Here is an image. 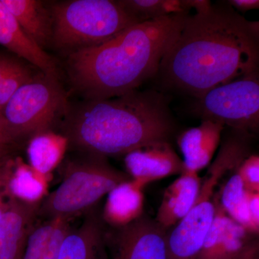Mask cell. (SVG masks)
Returning a JSON list of instances; mask_svg holds the SVG:
<instances>
[{"mask_svg":"<svg viewBox=\"0 0 259 259\" xmlns=\"http://www.w3.org/2000/svg\"><path fill=\"white\" fill-rule=\"evenodd\" d=\"M258 22L222 1L188 15L155 76L163 88L197 99L258 71Z\"/></svg>","mask_w":259,"mask_h":259,"instance_id":"6da1fadb","label":"cell"},{"mask_svg":"<svg viewBox=\"0 0 259 259\" xmlns=\"http://www.w3.org/2000/svg\"><path fill=\"white\" fill-rule=\"evenodd\" d=\"M188 15L136 24L102 45L71 53L67 69L73 88L86 100H107L138 90L155 77Z\"/></svg>","mask_w":259,"mask_h":259,"instance_id":"7a4b0ae2","label":"cell"},{"mask_svg":"<svg viewBox=\"0 0 259 259\" xmlns=\"http://www.w3.org/2000/svg\"><path fill=\"white\" fill-rule=\"evenodd\" d=\"M175 122L169 99L155 90L102 100H85L65 116L62 135L83 154L125 156L158 141L170 142Z\"/></svg>","mask_w":259,"mask_h":259,"instance_id":"3957f363","label":"cell"},{"mask_svg":"<svg viewBox=\"0 0 259 259\" xmlns=\"http://www.w3.org/2000/svg\"><path fill=\"white\" fill-rule=\"evenodd\" d=\"M223 131L221 148L202 179L198 197L182 220L166 232L168 259H197L217 209L216 187L251 152L249 136L236 130Z\"/></svg>","mask_w":259,"mask_h":259,"instance_id":"277c9868","label":"cell"},{"mask_svg":"<svg viewBox=\"0 0 259 259\" xmlns=\"http://www.w3.org/2000/svg\"><path fill=\"white\" fill-rule=\"evenodd\" d=\"M51 11V44L71 53L102 45L140 23L120 0H71L55 3Z\"/></svg>","mask_w":259,"mask_h":259,"instance_id":"5b68a950","label":"cell"},{"mask_svg":"<svg viewBox=\"0 0 259 259\" xmlns=\"http://www.w3.org/2000/svg\"><path fill=\"white\" fill-rule=\"evenodd\" d=\"M129 180L106 158L83 154V158L66 162L60 185L40 202L37 217L71 221L97 207L114 187Z\"/></svg>","mask_w":259,"mask_h":259,"instance_id":"8992f818","label":"cell"},{"mask_svg":"<svg viewBox=\"0 0 259 259\" xmlns=\"http://www.w3.org/2000/svg\"><path fill=\"white\" fill-rule=\"evenodd\" d=\"M67 112L66 93L58 78L41 73L19 89L2 114L19 141L51 131Z\"/></svg>","mask_w":259,"mask_h":259,"instance_id":"52a82bcc","label":"cell"},{"mask_svg":"<svg viewBox=\"0 0 259 259\" xmlns=\"http://www.w3.org/2000/svg\"><path fill=\"white\" fill-rule=\"evenodd\" d=\"M259 71L212 89L192 104L202 120L255 135L259 127Z\"/></svg>","mask_w":259,"mask_h":259,"instance_id":"ba28073f","label":"cell"},{"mask_svg":"<svg viewBox=\"0 0 259 259\" xmlns=\"http://www.w3.org/2000/svg\"><path fill=\"white\" fill-rule=\"evenodd\" d=\"M166 230L143 214L127 226L105 231L111 259H168Z\"/></svg>","mask_w":259,"mask_h":259,"instance_id":"9c48e42d","label":"cell"},{"mask_svg":"<svg viewBox=\"0 0 259 259\" xmlns=\"http://www.w3.org/2000/svg\"><path fill=\"white\" fill-rule=\"evenodd\" d=\"M124 163L130 178L144 186L180 175L185 170L183 161L168 141L149 143L135 148L126 153Z\"/></svg>","mask_w":259,"mask_h":259,"instance_id":"30bf717a","label":"cell"},{"mask_svg":"<svg viewBox=\"0 0 259 259\" xmlns=\"http://www.w3.org/2000/svg\"><path fill=\"white\" fill-rule=\"evenodd\" d=\"M256 236L233 221L219 205L197 259H234Z\"/></svg>","mask_w":259,"mask_h":259,"instance_id":"8fae6325","label":"cell"},{"mask_svg":"<svg viewBox=\"0 0 259 259\" xmlns=\"http://www.w3.org/2000/svg\"><path fill=\"white\" fill-rule=\"evenodd\" d=\"M105 231L102 214L94 207L79 226L68 232L56 259H107Z\"/></svg>","mask_w":259,"mask_h":259,"instance_id":"7c38bea8","label":"cell"},{"mask_svg":"<svg viewBox=\"0 0 259 259\" xmlns=\"http://www.w3.org/2000/svg\"><path fill=\"white\" fill-rule=\"evenodd\" d=\"M39 206L10 198L8 209L0 219V259L23 258Z\"/></svg>","mask_w":259,"mask_h":259,"instance_id":"4fadbf2b","label":"cell"},{"mask_svg":"<svg viewBox=\"0 0 259 259\" xmlns=\"http://www.w3.org/2000/svg\"><path fill=\"white\" fill-rule=\"evenodd\" d=\"M224 127L219 122L204 120L197 127L185 130L180 134L177 144L185 170L199 173L210 165L221 144Z\"/></svg>","mask_w":259,"mask_h":259,"instance_id":"5bb4252c","label":"cell"},{"mask_svg":"<svg viewBox=\"0 0 259 259\" xmlns=\"http://www.w3.org/2000/svg\"><path fill=\"white\" fill-rule=\"evenodd\" d=\"M202 182L198 173L185 170L165 190L155 221L166 231L180 222L195 202Z\"/></svg>","mask_w":259,"mask_h":259,"instance_id":"9a60e30c","label":"cell"},{"mask_svg":"<svg viewBox=\"0 0 259 259\" xmlns=\"http://www.w3.org/2000/svg\"><path fill=\"white\" fill-rule=\"evenodd\" d=\"M0 45L28 61L42 74L57 77L55 61L23 32L10 10L0 0Z\"/></svg>","mask_w":259,"mask_h":259,"instance_id":"2e32d148","label":"cell"},{"mask_svg":"<svg viewBox=\"0 0 259 259\" xmlns=\"http://www.w3.org/2000/svg\"><path fill=\"white\" fill-rule=\"evenodd\" d=\"M146 186L134 180L121 182L107 194L102 218L111 228L127 226L144 214Z\"/></svg>","mask_w":259,"mask_h":259,"instance_id":"e0dca14e","label":"cell"},{"mask_svg":"<svg viewBox=\"0 0 259 259\" xmlns=\"http://www.w3.org/2000/svg\"><path fill=\"white\" fill-rule=\"evenodd\" d=\"M20 28L44 50L52 42L53 18L51 9L37 0H1Z\"/></svg>","mask_w":259,"mask_h":259,"instance_id":"ac0fdd59","label":"cell"},{"mask_svg":"<svg viewBox=\"0 0 259 259\" xmlns=\"http://www.w3.org/2000/svg\"><path fill=\"white\" fill-rule=\"evenodd\" d=\"M49 177L18 158L8 163L7 189L10 198L27 204H40L48 195Z\"/></svg>","mask_w":259,"mask_h":259,"instance_id":"d6986e66","label":"cell"},{"mask_svg":"<svg viewBox=\"0 0 259 259\" xmlns=\"http://www.w3.org/2000/svg\"><path fill=\"white\" fill-rule=\"evenodd\" d=\"M69 148L68 140L60 134L49 131L30 138L27 148L29 165L49 177L64 159Z\"/></svg>","mask_w":259,"mask_h":259,"instance_id":"ffe728a7","label":"cell"},{"mask_svg":"<svg viewBox=\"0 0 259 259\" xmlns=\"http://www.w3.org/2000/svg\"><path fill=\"white\" fill-rule=\"evenodd\" d=\"M70 221H46L32 228L29 235L23 259H56L61 243L71 229Z\"/></svg>","mask_w":259,"mask_h":259,"instance_id":"44dd1931","label":"cell"},{"mask_svg":"<svg viewBox=\"0 0 259 259\" xmlns=\"http://www.w3.org/2000/svg\"><path fill=\"white\" fill-rule=\"evenodd\" d=\"M139 23L157 20L172 15L190 14L196 0H120Z\"/></svg>","mask_w":259,"mask_h":259,"instance_id":"7402d4cb","label":"cell"},{"mask_svg":"<svg viewBox=\"0 0 259 259\" xmlns=\"http://www.w3.org/2000/svg\"><path fill=\"white\" fill-rule=\"evenodd\" d=\"M249 192L236 171L223 185L217 197L218 204L226 214L250 233L248 214Z\"/></svg>","mask_w":259,"mask_h":259,"instance_id":"603a6c76","label":"cell"},{"mask_svg":"<svg viewBox=\"0 0 259 259\" xmlns=\"http://www.w3.org/2000/svg\"><path fill=\"white\" fill-rule=\"evenodd\" d=\"M32 78L31 71L19 62L0 82V112L19 89Z\"/></svg>","mask_w":259,"mask_h":259,"instance_id":"cb8c5ba5","label":"cell"},{"mask_svg":"<svg viewBox=\"0 0 259 259\" xmlns=\"http://www.w3.org/2000/svg\"><path fill=\"white\" fill-rule=\"evenodd\" d=\"M247 190L259 192V156L258 153H250L240 163L236 170Z\"/></svg>","mask_w":259,"mask_h":259,"instance_id":"d4e9b609","label":"cell"},{"mask_svg":"<svg viewBox=\"0 0 259 259\" xmlns=\"http://www.w3.org/2000/svg\"><path fill=\"white\" fill-rule=\"evenodd\" d=\"M0 166V219L8 209L10 199L6 200V197L10 198L7 189V177H8V163L5 166Z\"/></svg>","mask_w":259,"mask_h":259,"instance_id":"484cf974","label":"cell"},{"mask_svg":"<svg viewBox=\"0 0 259 259\" xmlns=\"http://www.w3.org/2000/svg\"><path fill=\"white\" fill-rule=\"evenodd\" d=\"M16 141H18L13 130L5 120L4 116L0 112V146L8 147Z\"/></svg>","mask_w":259,"mask_h":259,"instance_id":"4316f807","label":"cell"},{"mask_svg":"<svg viewBox=\"0 0 259 259\" xmlns=\"http://www.w3.org/2000/svg\"><path fill=\"white\" fill-rule=\"evenodd\" d=\"M227 2L238 13H245L259 8L258 0H228Z\"/></svg>","mask_w":259,"mask_h":259,"instance_id":"83f0119b","label":"cell"},{"mask_svg":"<svg viewBox=\"0 0 259 259\" xmlns=\"http://www.w3.org/2000/svg\"><path fill=\"white\" fill-rule=\"evenodd\" d=\"M18 63V61L12 58L0 56V82Z\"/></svg>","mask_w":259,"mask_h":259,"instance_id":"f1b7e54d","label":"cell"},{"mask_svg":"<svg viewBox=\"0 0 259 259\" xmlns=\"http://www.w3.org/2000/svg\"><path fill=\"white\" fill-rule=\"evenodd\" d=\"M234 259H259V243L258 239L252 242L248 248Z\"/></svg>","mask_w":259,"mask_h":259,"instance_id":"f546056e","label":"cell"},{"mask_svg":"<svg viewBox=\"0 0 259 259\" xmlns=\"http://www.w3.org/2000/svg\"><path fill=\"white\" fill-rule=\"evenodd\" d=\"M7 154H8V147L0 146V166L4 164V159L6 158Z\"/></svg>","mask_w":259,"mask_h":259,"instance_id":"4dcf8cb0","label":"cell"}]
</instances>
